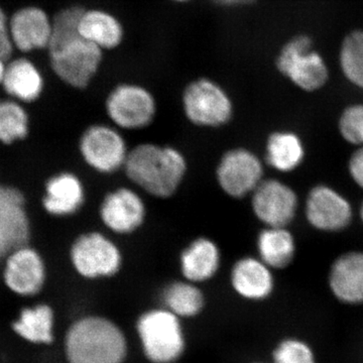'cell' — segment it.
<instances>
[{"label":"cell","mask_w":363,"mask_h":363,"mask_svg":"<svg viewBox=\"0 0 363 363\" xmlns=\"http://www.w3.org/2000/svg\"><path fill=\"white\" fill-rule=\"evenodd\" d=\"M1 84L16 101L33 102L42 94L44 78L33 62L20 58L6 67Z\"/></svg>","instance_id":"obj_21"},{"label":"cell","mask_w":363,"mask_h":363,"mask_svg":"<svg viewBox=\"0 0 363 363\" xmlns=\"http://www.w3.org/2000/svg\"><path fill=\"white\" fill-rule=\"evenodd\" d=\"M4 61L6 60L0 58V84L2 82V78H4V71H6V65H4Z\"/></svg>","instance_id":"obj_35"},{"label":"cell","mask_w":363,"mask_h":363,"mask_svg":"<svg viewBox=\"0 0 363 363\" xmlns=\"http://www.w3.org/2000/svg\"><path fill=\"white\" fill-rule=\"evenodd\" d=\"M54 311L49 305L25 308L13 322V330L21 338L35 344H50L54 340Z\"/></svg>","instance_id":"obj_26"},{"label":"cell","mask_w":363,"mask_h":363,"mask_svg":"<svg viewBox=\"0 0 363 363\" xmlns=\"http://www.w3.org/2000/svg\"><path fill=\"white\" fill-rule=\"evenodd\" d=\"M174 1L185 2V1H189V0H174Z\"/></svg>","instance_id":"obj_37"},{"label":"cell","mask_w":363,"mask_h":363,"mask_svg":"<svg viewBox=\"0 0 363 363\" xmlns=\"http://www.w3.org/2000/svg\"><path fill=\"white\" fill-rule=\"evenodd\" d=\"M135 329L150 363H176L183 357L187 340L182 319L162 306L142 313Z\"/></svg>","instance_id":"obj_3"},{"label":"cell","mask_w":363,"mask_h":363,"mask_svg":"<svg viewBox=\"0 0 363 363\" xmlns=\"http://www.w3.org/2000/svg\"><path fill=\"white\" fill-rule=\"evenodd\" d=\"M105 112L112 125L123 131L150 128L156 121V98L143 86L123 83L116 86L105 100Z\"/></svg>","instance_id":"obj_9"},{"label":"cell","mask_w":363,"mask_h":363,"mask_svg":"<svg viewBox=\"0 0 363 363\" xmlns=\"http://www.w3.org/2000/svg\"><path fill=\"white\" fill-rule=\"evenodd\" d=\"M71 266L88 281L114 278L123 271L124 253L113 235L100 230L79 234L69 250Z\"/></svg>","instance_id":"obj_4"},{"label":"cell","mask_w":363,"mask_h":363,"mask_svg":"<svg viewBox=\"0 0 363 363\" xmlns=\"http://www.w3.org/2000/svg\"><path fill=\"white\" fill-rule=\"evenodd\" d=\"M360 218H362V220L363 221V203L362 205V208H360Z\"/></svg>","instance_id":"obj_36"},{"label":"cell","mask_w":363,"mask_h":363,"mask_svg":"<svg viewBox=\"0 0 363 363\" xmlns=\"http://www.w3.org/2000/svg\"><path fill=\"white\" fill-rule=\"evenodd\" d=\"M162 307L180 319H193L199 316L206 307V297L200 285L187 279H175L162 288Z\"/></svg>","instance_id":"obj_22"},{"label":"cell","mask_w":363,"mask_h":363,"mask_svg":"<svg viewBox=\"0 0 363 363\" xmlns=\"http://www.w3.org/2000/svg\"><path fill=\"white\" fill-rule=\"evenodd\" d=\"M30 236L25 196L18 189L0 185V259L16 248L28 245Z\"/></svg>","instance_id":"obj_14"},{"label":"cell","mask_w":363,"mask_h":363,"mask_svg":"<svg viewBox=\"0 0 363 363\" xmlns=\"http://www.w3.org/2000/svg\"><path fill=\"white\" fill-rule=\"evenodd\" d=\"M65 353L69 363H124L128 338L109 318L88 315L76 320L67 331Z\"/></svg>","instance_id":"obj_2"},{"label":"cell","mask_w":363,"mask_h":363,"mask_svg":"<svg viewBox=\"0 0 363 363\" xmlns=\"http://www.w3.org/2000/svg\"><path fill=\"white\" fill-rule=\"evenodd\" d=\"M339 66L346 80L363 90V28L351 30L339 50Z\"/></svg>","instance_id":"obj_27"},{"label":"cell","mask_w":363,"mask_h":363,"mask_svg":"<svg viewBox=\"0 0 363 363\" xmlns=\"http://www.w3.org/2000/svg\"><path fill=\"white\" fill-rule=\"evenodd\" d=\"M250 197L253 215L264 226L286 227L295 218L297 195L283 182L264 179Z\"/></svg>","instance_id":"obj_12"},{"label":"cell","mask_w":363,"mask_h":363,"mask_svg":"<svg viewBox=\"0 0 363 363\" xmlns=\"http://www.w3.org/2000/svg\"><path fill=\"white\" fill-rule=\"evenodd\" d=\"M255 245L257 257L272 269H286L295 257V240L286 227L264 226L257 234Z\"/></svg>","instance_id":"obj_23"},{"label":"cell","mask_w":363,"mask_h":363,"mask_svg":"<svg viewBox=\"0 0 363 363\" xmlns=\"http://www.w3.org/2000/svg\"><path fill=\"white\" fill-rule=\"evenodd\" d=\"M339 130L346 142L363 147V104L345 108L339 119Z\"/></svg>","instance_id":"obj_31"},{"label":"cell","mask_w":363,"mask_h":363,"mask_svg":"<svg viewBox=\"0 0 363 363\" xmlns=\"http://www.w3.org/2000/svg\"><path fill=\"white\" fill-rule=\"evenodd\" d=\"M52 71L66 84L84 89L96 75L102 49L80 35L49 45Z\"/></svg>","instance_id":"obj_8"},{"label":"cell","mask_w":363,"mask_h":363,"mask_svg":"<svg viewBox=\"0 0 363 363\" xmlns=\"http://www.w3.org/2000/svg\"><path fill=\"white\" fill-rule=\"evenodd\" d=\"M81 37L101 49H113L123 39V28L116 16L104 11H83L79 21Z\"/></svg>","instance_id":"obj_24"},{"label":"cell","mask_w":363,"mask_h":363,"mask_svg":"<svg viewBox=\"0 0 363 363\" xmlns=\"http://www.w3.org/2000/svg\"><path fill=\"white\" fill-rule=\"evenodd\" d=\"M147 202L133 186H119L105 193L98 207V217L106 233L130 236L138 233L147 220Z\"/></svg>","instance_id":"obj_11"},{"label":"cell","mask_w":363,"mask_h":363,"mask_svg":"<svg viewBox=\"0 0 363 363\" xmlns=\"http://www.w3.org/2000/svg\"><path fill=\"white\" fill-rule=\"evenodd\" d=\"M85 202L84 183L73 172H60L45 183L42 204L45 211L52 216H72L82 209Z\"/></svg>","instance_id":"obj_18"},{"label":"cell","mask_w":363,"mask_h":363,"mask_svg":"<svg viewBox=\"0 0 363 363\" xmlns=\"http://www.w3.org/2000/svg\"><path fill=\"white\" fill-rule=\"evenodd\" d=\"M328 284L339 302L363 304V252H348L339 257L332 264Z\"/></svg>","instance_id":"obj_20"},{"label":"cell","mask_w":363,"mask_h":363,"mask_svg":"<svg viewBox=\"0 0 363 363\" xmlns=\"http://www.w3.org/2000/svg\"><path fill=\"white\" fill-rule=\"evenodd\" d=\"M78 150L88 168L99 175L111 176L123 172L130 147L123 130L111 123H94L80 135Z\"/></svg>","instance_id":"obj_7"},{"label":"cell","mask_w":363,"mask_h":363,"mask_svg":"<svg viewBox=\"0 0 363 363\" xmlns=\"http://www.w3.org/2000/svg\"><path fill=\"white\" fill-rule=\"evenodd\" d=\"M221 6H238V4H252L255 0H213Z\"/></svg>","instance_id":"obj_34"},{"label":"cell","mask_w":363,"mask_h":363,"mask_svg":"<svg viewBox=\"0 0 363 363\" xmlns=\"http://www.w3.org/2000/svg\"><path fill=\"white\" fill-rule=\"evenodd\" d=\"M30 131V119L26 109L16 100L0 101V143L4 145L25 140Z\"/></svg>","instance_id":"obj_28"},{"label":"cell","mask_w":363,"mask_h":363,"mask_svg":"<svg viewBox=\"0 0 363 363\" xmlns=\"http://www.w3.org/2000/svg\"><path fill=\"white\" fill-rule=\"evenodd\" d=\"M222 259L221 247L216 240L207 235L196 236L179 253L182 279L197 285L208 283L220 272Z\"/></svg>","instance_id":"obj_15"},{"label":"cell","mask_w":363,"mask_h":363,"mask_svg":"<svg viewBox=\"0 0 363 363\" xmlns=\"http://www.w3.org/2000/svg\"><path fill=\"white\" fill-rule=\"evenodd\" d=\"M13 45L9 35V21L0 7V58L6 60L11 56Z\"/></svg>","instance_id":"obj_32"},{"label":"cell","mask_w":363,"mask_h":363,"mask_svg":"<svg viewBox=\"0 0 363 363\" xmlns=\"http://www.w3.org/2000/svg\"><path fill=\"white\" fill-rule=\"evenodd\" d=\"M182 108L189 123L205 130L225 128L234 116V104L228 93L206 78L193 81L184 89Z\"/></svg>","instance_id":"obj_6"},{"label":"cell","mask_w":363,"mask_h":363,"mask_svg":"<svg viewBox=\"0 0 363 363\" xmlns=\"http://www.w3.org/2000/svg\"><path fill=\"white\" fill-rule=\"evenodd\" d=\"M272 363H318L316 353L302 338L281 339L272 353Z\"/></svg>","instance_id":"obj_29"},{"label":"cell","mask_w":363,"mask_h":363,"mask_svg":"<svg viewBox=\"0 0 363 363\" xmlns=\"http://www.w3.org/2000/svg\"><path fill=\"white\" fill-rule=\"evenodd\" d=\"M305 150L300 138L291 131H274L266 143V162L281 173H289L300 166Z\"/></svg>","instance_id":"obj_25"},{"label":"cell","mask_w":363,"mask_h":363,"mask_svg":"<svg viewBox=\"0 0 363 363\" xmlns=\"http://www.w3.org/2000/svg\"><path fill=\"white\" fill-rule=\"evenodd\" d=\"M84 9L82 7L73 6L63 9L56 14L52 21V35L50 45L56 44L80 35L79 21Z\"/></svg>","instance_id":"obj_30"},{"label":"cell","mask_w":363,"mask_h":363,"mask_svg":"<svg viewBox=\"0 0 363 363\" xmlns=\"http://www.w3.org/2000/svg\"><path fill=\"white\" fill-rule=\"evenodd\" d=\"M276 67L284 77L306 92L321 89L329 80L326 61L306 33L295 35L281 47Z\"/></svg>","instance_id":"obj_5"},{"label":"cell","mask_w":363,"mask_h":363,"mask_svg":"<svg viewBox=\"0 0 363 363\" xmlns=\"http://www.w3.org/2000/svg\"><path fill=\"white\" fill-rule=\"evenodd\" d=\"M264 162L252 150L230 147L219 157L215 181L222 193L233 200L250 197L264 180Z\"/></svg>","instance_id":"obj_10"},{"label":"cell","mask_w":363,"mask_h":363,"mask_svg":"<svg viewBox=\"0 0 363 363\" xmlns=\"http://www.w3.org/2000/svg\"><path fill=\"white\" fill-rule=\"evenodd\" d=\"M271 267L259 257L245 255L236 259L229 272V284L238 297L250 302L267 300L276 288Z\"/></svg>","instance_id":"obj_17"},{"label":"cell","mask_w":363,"mask_h":363,"mask_svg":"<svg viewBox=\"0 0 363 363\" xmlns=\"http://www.w3.org/2000/svg\"><path fill=\"white\" fill-rule=\"evenodd\" d=\"M9 35L13 47L21 52L49 48L52 21L39 7H25L9 21Z\"/></svg>","instance_id":"obj_19"},{"label":"cell","mask_w":363,"mask_h":363,"mask_svg":"<svg viewBox=\"0 0 363 363\" xmlns=\"http://www.w3.org/2000/svg\"><path fill=\"white\" fill-rule=\"evenodd\" d=\"M45 278L44 259L30 245H21L4 257V284L16 295L35 296L42 290Z\"/></svg>","instance_id":"obj_13"},{"label":"cell","mask_w":363,"mask_h":363,"mask_svg":"<svg viewBox=\"0 0 363 363\" xmlns=\"http://www.w3.org/2000/svg\"><path fill=\"white\" fill-rule=\"evenodd\" d=\"M252 363H267V362H252Z\"/></svg>","instance_id":"obj_38"},{"label":"cell","mask_w":363,"mask_h":363,"mask_svg":"<svg viewBox=\"0 0 363 363\" xmlns=\"http://www.w3.org/2000/svg\"><path fill=\"white\" fill-rule=\"evenodd\" d=\"M306 216L315 228L322 231H340L352 220L350 203L334 189L316 186L310 191L306 202Z\"/></svg>","instance_id":"obj_16"},{"label":"cell","mask_w":363,"mask_h":363,"mask_svg":"<svg viewBox=\"0 0 363 363\" xmlns=\"http://www.w3.org/2000/svg\"><path fill=\"white\" fill-rule=\"evenodd\" d=\"M350 173L353 181L363 189V147L353 152L350 160Z\"/></svg>","instance_id":"obj_33"},{"label":"cell","mask_w":363,"mask_h":363,"mask_svg":"<svg viewBox=\"0 0 363 363\" xmlns=\"http://www.w3.org/2000/svg\"><path fill=\"white\" fill-rule=\"evenodd\" d=\"M189 162L183 150L172 145L147 142L130 147L123 173L131 186L156 199L179 192L187 178Z\"/></svg>","instance_id":"obj_1"}]
</instances>
